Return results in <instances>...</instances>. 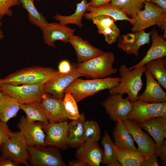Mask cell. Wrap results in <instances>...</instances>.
<instances>
[{"label":"cell","instance_id":"603a6c76","mask_svg":"<svg viewBox=\"0 0 166 166\" xmlns=\"http://www.w3.org/2000/svg\"><path fill=\"white\" fill-rule=\"evenodd\" d=\"M85 121V115L82 113L78 118L68 123L66 136L68 146L77 147L85 142L84 127Z\"/></svg>","mask_w":166,"mask_h":166},{"label":"cell","instance_id":"d6a6232c","mask_svg":"<svg viewBox=\"0 0 166 166\" xmlns=\"http://www.w3.org/2000/svg\"><path fill=\"white\" fill-rule=\"evenodd\" d=\"M101 143L104 148L101 163L109 166L118 161L117 156L114 148V143L106 130L105 131Z\"/></svg>","mask_w":166,"mask_h":166},{"label":"cell","instance_id":"7dc6e473","mask_svg":"<svg viewBox=\"0 0 166 166\" xmlns=\"http://www.w3.org/2000/svg\"><path fill=\"white\" fill-rule=\"evenodd\" d=\"M2 84V79L1 78L0 76V93H1V88Z\"/></svg>","mask_w":166,"mask_h":166},{"label":"cell","instance_id":"8d00e7d4","mask_svg":"<svg viewBox=\"0 0 166 166\" xmlns=\"http://www.w3.org/2000/svg\"><path fill=\"white\" fill-rule=\"evenodd\" d=\"M19 3L18 0H0V19L5 15H11L10 8Z\"/></svg>","mask_w":166,"mask_h":166},{"label":"cell","instance_id":"277c9868","mask_svg":"<svg viewBox=\"0 0 166 166\" xmlns=\"http://www.w3.org/2000/svg\"><path fill=\"white\" fill-rule=\"evenodd\" d=\"M144 8L131 18L130 22L134 32L144 30L152 26L157 25L164 31L163 38H166V13L151 2L144 1Z\"/></svg>","mask_w":166,"mask_h":166},{"label":"cell","instance_id":"836d02e7","mask_svg":"<svg viewBox=\"0 0 166 166\" xmlns=\"http://www.w3.org/2000/svg\"><path fill=\"white\" fill-rule=\"evenodd\" d=\"M27 11L30 22L41 28L47 23L45 18L38 11L34 4V0H18Z\"/></svg>","mask_w":166,"mask_h":166},{"label":"cell","instance_id":"60d3db41","mask_svg":"<svg viewBox=\"0 0 166 166\" xmlns=\"http://www.w3.org/2000/svg\"><path fill=\"white\" fill-rule=\"evenodd\" d=\"M72 66L69 61L65 60L61 61L58 65V70L59 72L66 73L70 71Z\"/></svg>","mask_w":166,"mask_h":166},{"label":"cell","instance_id":"f5cc1de1","mask_svg":"<svg viewBox=\"0 0 166 166\" xmlns=\"http://www.w3.org/2000/svg\"><path fill=\"white\" fill-rule=\"evenodd\" d=\"M38 1H41V0H38Z\"/></svg>","mask_w":166,"mask_h":166},{"label":"cell","instance_id":"3957f363","mask_svg":"<svg viewBox=\"0 0 166 166\" xmlns=\"http://www.w3.org/2000/svg\"><path fill=\"white\" fill-rule=\"evenodd\" d=\"M57 71L50 67L34 66L19 69L2 79V84L44 85Z\"/></svg>","mask_w":166,"mask_h":166},{"label":"cell","instance_id":"cb8c5ba5","mask_svg":"<svg viewBox=\"0 0 166 166\" xmlns=\"http://www.w3.org/2000/svg\"><path fill=\"white\" fill-rule=\"evenodd\" d=\"M139 124L152 137L157 145L162 144L166 136V117L152 118Z\"/></svg>","mask_w":166,"mask_h":166},{"label":"cell","instance_id":"4316f807","mask_svg":"<svg viewBox=\"0 0 166 166\" xmlns=\"http://www.w3.org/2000/svg\"><path fill=\"white\" fill-rule=\"evenodd\" d=\"M20 104L10 96L0 93V121L6 123L16 116Z\"/></svg>","mask_w":166,"mask_h":166},{"label":"cell","instance_id":"44dd1931","mask_svg":"<svg viewBox=\"0 0 166 166\" xmlns=\"http://www.w3.org/2000/svg\"><path fill=\"white\" fill-rule=\"evenodd\" d=\"M152 43L146 54L138 63L129 68L130 69L142 66L154 59L166 55V41L160 36L157 30L153 29L150 32Z\"/></svg>","mask_w":166,"mask_h":166},{"label":"cell","instance_id":"1f68e13d","mask_svg":"<svg viewBox=\"0 0 166 166\" xmlns=\"http://www.w3.org/2000/svg\"><path fill=\"white\" fill-rule=\"evenodd\" d=\"M144 0H111L110 3L132 17L141 10Z\"/></svg>","mask_w":166,"mask_h":166},{"label":"cell","instance_id":"ac0fdd59","mask_svg":"<svg viewBox=\"0 0 166 166\" xmlns=\"http://www.w3.org/2000/svg\"><path fill=\"white\" fill-rule=\"evenodd\" d=\"M69 42L75 51L78 63L86 61L105 53L93 45L88 41L73 34L71 35Z\"/></svg>","mask_w":166,"mask_h":166},{"label":"cell","instance_id":"681fc988","mask_svg":"<svg viewBox=\"0 0 166 166\" xmlns=\"http://www.w3.org/2000/svg\"><path fill=\"white\" fill-rule=\"evenodd\" d=\"M151 0H144V1L150 2Z\"/></svg>","mask_w":166,"mask_h":166},{"label":"cell","instance_id":"f546056e","mask_svg":"<svg viewBox=\"0 0 166 166\" xmlns=\"http://www.w3.org/2000/svg\"><path fill=\"white\" fill-rule=\"evenodd\" d=\"M20 108L26 114V117L28 121L40 122L45 125L49 123L42 109L41 101L21 104Z\"/></svg>","mask_w":166,"mask_h":166},{"label":"cell","instance_id":"8992f818","mask_svg":"<svg viewBox=\"0 0 166 166\" xmlns=\"http://www.w3.org/2000/svg\"><path fill=\"white\" fill-rule=\"evenodd\" d=\"M28 146L21 132H12L0 148L3 156L20 165L30 166Z\"/></svg>","mask_w":166,"mask_h":166},{"label":"cell","instance_id":"7bdbcfd3","mask_svg":"<svg viewBox=\"0 0 166 166\" xmlns=\"http://www.w3.org/2000/svg\"><path fill=\"white\" fill-rule=\"evenodd\" d=\"M111 0H91L89 2L90 6L97 7L109 3Z\"/></svg>","mask_w":166,"mask_h":166},{"label":"cell","instance_id":"7c38bea8","mask_svg":"<svg viewBox=\"0 0 166 166\" xmlns=\"http://www.w3.org/2000/svg\"><path fill=\"white\" fill-rule=\"evenodd\" d=\"M44 124L38 121L32 122L22 116L17 126L24 136L28 146H46Z\"/></svg>","mask_w":166,"mask_h":166},{"label":"cell","instance_id":"6da1fadb","mask_svg":"<svg viewBox=\"0 0 166 166\" xmlns=\"http://www.w3.org/2000/svg\"><path fill=\"white\" fill-rule=\"evenodd\" d=\"M121 81V77H108L101 79L85 80L77 78L65 89L64 93L69 92L77 103L99 91L109 89L118 85Z\"/></svg>","mask_w":166,"mask_h":166},{"label":"cell","instance_id":"30bf717a","mask_svg":"<svg viewBox=\"0 0 166 166\" xmlns=\"http://www.w3.org/2000/svg\"><path fill=\"white\" fill-rule=\"evenodd\" d=\"M122 95L120 94H110L101 103L110 119L115 122L127 119L133 107V103L128 97L124 99Z\"/></svg>","mask_w":166,"mask_h":166},{"label":"cell","instance_id":"b9f144b4","mask_svg":"<svg viewBox=\"0 0 166 166\" xmlns=\"http://www.w3.org/2000/svg\"><path fill=\"white\" fill-rule=\"evenodd\" d=\"M19 164L3 156L0 157V166H18Z\"/></svg>","mask_w":166,"mask_h":166},{"label":"cell","instance_id":"f907efd6","mask_svg":"<svg viewBox=\"0 0 166 166\" xmlns=\"http://www.w3.org/2000/svg\"><path fill=\"white\" fill-rule=\"evenodd\" d=\"M2 25V23L0 22V28L1 27Z\"/></svg>","mask_w":166,"mask_h":166},{"label":"cell","instance_id":"ba28073f","mask_svg":"<svg viewBox=\"0 0 166 166\" xmlns=\"http://www.w3.org/2000/svg\"><path fill=\"white\" fill-rule=\"evenodd\" d=\"M28 147L29 159L33 166H66L59 148L51 146Z\"/></svg>","mask_w":166,"mask_h":166},{"label":"cell","instance_id":"f35d334b","mask_svg":"<svg viewBox=\"0 0 166 166\" xmlns=\"http://www.w3.org/2000/svg\"><path fill=\"white\" fill-rule=\"evenodd\" d=\"M12 132L6 123L0 121V147L2 144L9 137Z\"/></svg>","mask_w":166,"mask_h":166},{"label":"cell","instance_id":"816d5d0a","mask_svg":"<svg viewBox=\"0 0 166 166\" xmlns=\"http://www.w3.org/2000/svg\"><path fill=\"white\" fill-rule=\"evenodd\" d=\"M66 0H63V1H66Z\"/></svg>","mask_w":166,"mask_h":166},{"label":"cell","instance_id":"4fadbf2b","mask_svg":"<svg viewBox=\"0 0 166 166\" xmlns=\"http://www.w3.org/2000/svg\"><path fill=\"white\" fill-rule=\"evenodd\" d=\"M122 121L133 140L137 144V151L146 158L155 154L156 143L148 134L143 131L140 124L128 119Z\"/></svg>","mask_w":166,"mask_h":166},{"label":"cell","instance_id":"d6986e66","mask_svg":"<svg viewBox=\"0 0 166 166\" xmlns=\"http://www.w3.org/2000/svg\"><path fill=\"white\" fill-rule=\"evenodd\" d=\"M146 79L145 89L142 94L138 95L137 101L148 103H158L166 101V93L155 80L149 72H144Z\"/></svg>","mask_w":166,"mask_h":166},{"label":"cell","instance_id":"7402d4cb","mask_svg":"<svg viewBox=\"0 0 166 166\" xmlns=\"http://www.w3.org/2000/svg\"><path fill=\"white\" fill-rule=\"evenodd\" d=\"M75 156L87 162L90 166H99L102 162L103 151L97 142H85L77 147Z\"/></svg>","mask_w":166,"mask_h":166},{"label":"cell","instance_id":"7a4b0ae2","mask_svg":"<svg viewBox=\"0 0 166 166\" xmlns=\"http://www.w3.org/2000/svg\"><path fill=\"white\" fill-rule=\"evenodd\" d=\"M146 70L145 65L132 69L126 65H121L119 70L121 81L118 85L109 89L110 94L126 93L132 102L137 101L138 93L143 85L141 77Z\"/></svg>","mask_w":166,"mask_h":166},{"label":"cell","instance_id":"5b68a950","mask_svg":"<svg viewBox=\"0 0 166 166\" xmlns=\"http://www.w3.org/2000/svg\"><path fill=\"white\" fill-rule=\"evenodd\" d=\"M115 59L113 52H105L93 58L78 63L76 69L85 76L92 79L105 78L117 73V69L113 67Z\"/></svg>","mask_w":166,"mask_h":166},{"label":"cell","instance_id":"f6af8a7d","mask_svg":"<svg viewBox=\"0 0 166 166\" xmlns=\"http://www.w3.org/2000/svg\"><path fill=\"white\" fill-rule=\"evenodd\" d=\"M69 166H89V164L85 161L79 159L70 161L69 164Z\"/></svg>","mask_w":166,"mask_h":166},{"label":"cell","instance_id":"5bb4252c","mask_svg":"<svg viewBox=\"0 0 166 166\" xmlns=\"http://www.w3.org/2000/svg\"><path fill=\"white\" fill-rule=\"evenodd\" d=\"M42 30L45 43L48 46L55 47V41H60L64 43L69 42L70 37L75 29L60 23L52 22L43 25L40 28Z\"/></svg>","mask_w":166,"mask_h":166},{"label":"cell","instance_id":"52a82bcc","mask_svg":"<svg viewBox=\"0 0 166 166\" xmlns=\"http://www.w3.org/2000/svg\"><path fill=\"white\" fill-rule=\"evenodd\" d=\"M1 93L8 95L21 104L41 101L45 93L43 85L2 84Z\"/></svg>","mask_w":166,"mask_h":166},{"label":"cell","instance_id":"484cf974","mask_svg":"<svg viewBox=\"0 0 166 166\" xmlns=\"http://www.w3.org/2000/svg\"><path fill=\"white\" fill-rule=\"evenodd\" d=\"M113 134L115 146L122 149L137 152L134 140L122 121L116 122Z\"/></svg>","mask_w":166,"mask_h":166},{"label":"cell","instance_id":"c3c4849f","mask_svg":"<svg viewBox=\"0 0 166 166\" xmlns=\"http://www.w3.org/2000/svg\"><path fill=\"white\" fill-rule=\"evenodd\" d=\"M4 36L2 32L0 31V40L3 38Z\"/></svg>","mask_w":166,"mask_h":166},{"label":"cell","instance_id":"ee69618b","mask_svg":"<svg viewBox=\"0 0 166 166\" xmlns=\"http://www.w3.org/2000/svg\"><path fill=\"white\" fill-rule=\"evenodd\" d=\"M150 2L155 4V5L166 13V0H151Z\"/></svg>","mask_w":166,"mask_h":166},{"label":"cell","instance_id":"d4e9b609","mask_svg":"<svg viewBox=\"0 0 166 166\" xmlns=\"http://www.w3.org/2000/svg\"><path fill=\"white\" fill-rule=\"evenodd\" d=\"M88 13H85L84 17L87 19L91 20L94 17L101 15L111 17L116 21L117 20H127L130 22L131 19L123 11L117 9L110 3L97 7H88L87 9Z\"/></svg>","mask_w":166,"mask_h":166},{"label":"cell","instance_id":"e575fe53","mask_svg":"<svg viewBox=\"0 0 166 166\" xmlns=\"http://www.w3.org/2000/svg\"><path fill=\"white\" fill-rule=\"evenodd\" d=\"M77 103L71 93L69 92L65 93L63 105L65 114L68 119L73 120L80 117Z\"/></svg>","mask_w":166,"mask_h":166},{"label":"cell","instance_id":"bcb514c9","mask_svg":"<svg viewBox=\"0 0 166 166\" xmlns=\"http://www.w3.org/2000/svg\"><path fill=\"white\" fill-rule=\"evenodd\" d=\"M122 166L121 163L118 161H117L114 163L110 164L109 166Z\"/></svg>","mask_w":166,"mask_h":166},{"label":"cell","instance_id":"9c48e42d","mask_svg":"<svg viewBox=\"0 0 166 166\" xmlns=\"http://www.w3.org/2000/svg\"><path fill=\"white\" fill-rule=\"evenodd\" d=\"M132 111L127 119L138 124L149 119L159 117H166V102L148 103L136 101L133 103Z\"/></svg>","mask_w":166,"mask_h":166},{"label":"cell","instance_id":"d590c367","mask_svg":"<svg viewBox=\"0 0 166 166\" xmlns=\"http://www.w3.org/2000/svg\"><path fill=\"white\" fill-rule=\"evenodd\" d=\"M101 135L99 126L96 121L93 120L85 121L84 127L85 142L92 143L97 142Z\"/></svg>","mask_w":166,"mask_h":166},{"label":"cell","instance_id":"8fae6325","mask_svg":"<svg viewBox=\"0 0 166 166\" xmlns=\"http://www.w3.org/2000/svg\"><path fill=\"white\" fill-rule=\"evenodd\" d=\"M85 76L79 73L76 69V65L72 66L70 71L66 73L57 71L53 77L43 85L45 93L63 99L65 88L75 79Z\"/></svg>","mask_w":166,"mask_h":166},{"label":"cell","instance_id":"9a60e30c","mask_svg":"<svg viewBox=\"0 0 166 166\" xmlns=\"http://www.w3.org/2000/svg\"><path fill=\"white\" fill-rule=\"evenodd\" d=\"M68 122L65 121L49 123L44 125V130L46 133L45 143L47 145L53 146L65 150L68 148L66 141Z\"/></svg>","mask_w":166,"mask_h":166},{"label":"cell","instance_id":"74e56055","mask_svg":"<svg viewBox=\"0 0 166 166\" xmlns=\"http://www.w3.org/2000/svg\"><path fill=\"white\" fill-rule=\"evenodd\" d=\"M154 153L157 156L159 157L161 160L163 166L166 165V141L160 145L156 144L155 148Z\"/></svg>","mask_w":166,"mask_h":166},{"label":"cell","instance_id":"ab89813d","mask_svg":"<svg viewBox=\"0 0 166 166\" xmlns=\"http://www.w3.org/2000/svg\"><path fill=\"white\" fill-rule=\"evenodd\" d=\"M157 156L154 154L147 158H145L142 162L140 166H158Z\"/></svg>","mask_w":166,"mask_h":166},{"label":"cell","instance_id":"2e32d148","mask_svg":"<svg viewBox=\"0 0 166 166\" xmlns=\"http://www.w3.org/2000/svg\"><path fill=\"white\" fill-rule=\"evenodd\" d=\"M151 33L144 30L129 33L121 36L118 39L117 46L127 54L139 55L138 50L141 46L149 44Z\"/></svg>","mask_w":166,"mask_h":166},{"label":"cell","instance_id":"83f0119b","mask_svg":"<svg viewBox=\"0 0 166 166\" xmlns=\"http://www.w3.org/2000/svg\"><path fill=\"white\" fill-rule=\"evenodd\" d=\"M90 6L89 2H88L87 0H81L80 2L77 4L76 10L73 14L69 16H63L57 14L54 16L53 18L62 24L65 25L74 24L82 28L83 26L82 22L83 17Z\"/></svg>","mask_w":166,"mask_h":166},{"label":"cell","instance_id":"e0dca14e","mask_svg":"<svg viewBox=\"0 0 166 166\" xmlns=\"http://www.w3.org/2000/svg\"><path fill=\"white\" fill-rule=\"evenodd\" d=\"M41 103L49 123L67 121L68 118L64 112L62 100L45 93Z\"/></svg>","mask_w":166,"mask_h":166},{"label":"cell","instance_id":"ffe728a7","mask_svg":"<svg viewBox=\"0 0 166 166\" xmlns=\"http://www.w3.org/2000/svg\"><path fill=\"white\" fill-rule=\"evenodd\" d=\"M96 26L98 33L103 34L109 44L115 42L120 35V31L114 23L115 20L110 16L104 15L93 17L91 19Z\"/></svg>","mask_w":166,"mask_h":166},{"label":"cell","instance_id":"4dcf8cb0","mask_svg":"<svg viewBox=\"0 0 166 166\" xmlns=\"http://www.w3.org/2000/svg\"><path fill=\"white\" fill-rule=\"evenodd\" d=\"M118 160L122 166H140L146 158L140 153L120 148L114 145Z\"/></svg>","mask_w":166,"mask_h":166},{"label":"cell","instance_id":"f1b7e54d","mask_svg":"<svg viewBox=\"0 0 166 166\" xmlns=\"http://www.w3.org/2000/svg\"><path fill=\"white\" fill-rule=\"evenodd\" d=\"M146 70L157 81L159 85L166 89V58L164 57L152 60L145 64Z\"/></svg>","mask_w":166,"mask_h":166}]
</instances>
